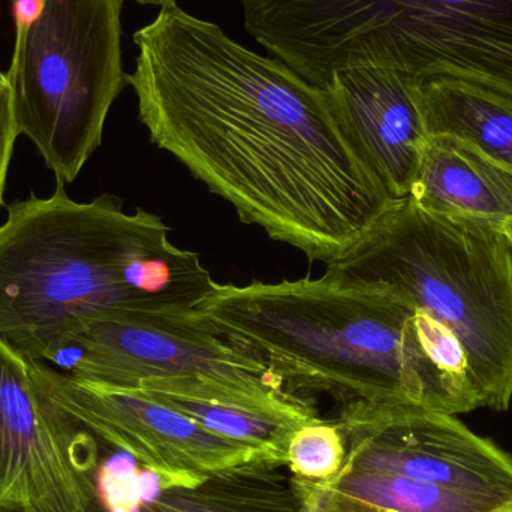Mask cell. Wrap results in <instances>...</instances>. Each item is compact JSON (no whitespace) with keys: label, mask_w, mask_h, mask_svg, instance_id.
<instances>
[{"label":"cell","mask_w":512,"mask_h":512,"mask_svg":"<svg viewBox=\"0 0 512 512\" xmlns=\"http://www.w3.org/2000/svg\"><path fill=\"white\" fill-rule=\"evenodd\" d=\"M98 468L95 436L45 396L30 361L0 342V511L84 512Z\"/></svg>","instance_id":"7"},{"label":"cell","mask_w":512,"mask_h":512,"mask_svg":"<svg viewBox=\"0 0 512 512\" xmlns=\"http://www.w3.org/2000/svg\"><path fill=\"white\" fill-rule=\"evenodd\" d=\"M282 468L252 462L209 472L192 486L167 487L141 512H300L303 499Z\"/></svg>","instance_id":"14"},{"label":"cell","mask_w":512,"mask_h":512,"mask_svg":"<svg viewBox=\"0 0 512 512\" xmlns=\"http://www.w3.org/2000/svg\"><path fill=\"white\" fill-rule=\"evenodd\" d=\"M408 198L432 215L493 231L512 249V171L462 141L427 140Z\"/></svg>","instance_id":"11"},{"label":"cell","mask_w":512,"mask_h":512,"mask_svg":"<svg viewBox=\"0 0 512 512\" xmlns=\"http://www.w3.org/2000/svg\"><path fill=\"white\" fill-rule=\"evenodd\" d=\"M18 137L20 135L15 125L11 86H9L6 72L0 71V207L3 206L6 177H8L14 144Z\"/></svg>","instance_id":"16"},{"label":"cell","mask_w":512,"mask_h":512,"mask_svg":"<svg viewBox=\"0 0 512 512\" xmlns=\"http://www.w3.org/2000/svg\"><path fill=\"white\" fill-rule=\"evenodd\" d=\"M125 0H42L30 26H15L6 71L18 135L32 141L57 182L77 179L99 149L126 86Z\"/></svg>","instance_id":"5"},{"label":"cell","mask_w":512,"mask_h":512,"mask_svg":"<svg viewBox=\"0 0 512 512\" xmlns=\"http://www.w3.org/2000/svg\"><path fill=\"white\" fill-rule=\"evenodd\" d=\"M0 512H5V511H0ZM84 512H111V511L108 510V508L105 507V505L102 504L101 501H99V498H98V496H96V492H95V496H93L92 501H90L89 507H87L86 511H84Z\"/></svg>","instance_id":"18"},{"label":"cell","mask_w":512,"mask_h":512,"mask_svg":"<svg viewBox=\"0 0 512 512\" xmlns=\"http://www.w3.org/2000/svg\"><path fill=\"white\" fill-rule=\"evenodd\" d=\"M198 312L254 352L289 391L340 405H415L451 414L415 310L390 289L318 279L219 285ZM453 415V414H451Z\"/></svg>","instance_id":"3"},{"label":"cell","mask_w":512,"mask_h":512,"mask_svg":"<svg viewBox=\"0 0 512 512\" xmlns=\"http://www.w3.org/2000/svg\"><path fill=\"white\" fill-rule=\"evenodd\" d=\"M134 2L141 3V5H155V6H167L177 3V0H134Z\"/></svg>","instance_id":"19"},{"label":"cell","mask_w":512,"mask_h":512,"mask_svg":"<svg viewBox=\"0 0 512 512\" xmlns=\"http://www.w3.org/2000/svg\"><path fill=\"white\" fill-rule=\"evenodd\" d=\"M423 78L382 68L336 72L325 98L343 134L388 194H411L426 146L421 108Z\"/></svg>","instance_id":"10"},{"label":"cell","mask_w":512,"mask_h":512,"mask_svg":"<svg viewBox=\"0 0 512 512\" xmlns=\"http://www.w3.org/2000/svg\"><path fill=\"white\" fill-rule=\"evenodd\" d=\"M168 234L153 213H128L114 195L78 203L59 182L51 197L14 201L0 225V342L56 363L96 316L194 312L216 282Z\"/></svg>","instance_id":"2"},{"label":"cell","mask_w":512,"mask_h":512,"mask_svg":"<svg viewBox=\"0 0 512 512\" xmlns=\"http://www.w3.org/2000/svg\"><path fill=\"white\" fill-rule=\"evenodd\" d=\"M345 460V438L339 426L319 418L298 427L286 447V468L292 477L313 483L334 480Z\"/></svg>","instance_id":"15"},{"label":"cell","mask_w":512,"mask_h":512,"mask_svg":"<svg viewBox=\"0 0 512 512\" xmlns=\"http://www.w3.org/2000/svg\"><path fill=\"white\" fill-rule=\"evenodd\" d=\"M45 396L83 429L164 480V489L192 486L204 475L243 463L283 466L273 454L204 429L140 390L105 387L32 363Z\"/></svg>","instance_id":"8"},{"label":"cell","mask_w":512,"mask_h":512,"mask_svg":"<svg viewBox=\"0 0 512 512\" xmlns=\"http://www.w3.org/2000/svg\"><path fill=\"white\" fill-rule=\"evenodd\" d=\"M421 108L427 137H448L512 171V96L453 77L426 78Z\"/></svg>","instance_id":"12"},{"label":"cell","mask_w":512,"mask_h":512,"mask_svg":"<svg viewBox=\"0 0 512 512\" xmlns=\"http://www.w3.org/2000/svg\"><path fill=\"white\" fill-rule=\"evenodd\" d=\"M324 274L346 285L384 286L415 310L454 415L510 408L512 249L504 237L406 198Z\"/></svg>","instance_id":"4"},{"label":"cell","mask_w":512,"mask_h":512,"mask_svg":"<svg viewBox=\"0 0 512 512\" xmlns=\"http://www.w3.org/2000/svg\"><path fill=\"white\" fill-rule=\"evenodd\" d=\"M295 486L303 499L300 512H322L324 510L325 496H327L328 483H313V481L295 478Z\"/></svg>","instance_id":"17"},{"label":"cell","mask_w":512,"mask_h":512,"mask_svg":"<svg viewBox=\"0 0 512 512\" xmlns=\"http://www.w3.org/2000/svg\"><path fill=\"white\" fill-rule=\"evenodd\" d=\"M322 512H512V496L343 466L328 483Z\"/></svg>","instance_id":"13"},{"label":"cell","mask_w":512,"mask_h":512,"mask_svg":"<svg viewBox=\"0 0 512 512\" xmlns=\"http://www.w3.org/2000/svg\"><path fill=\"white\" fill-rule=\"evenodd\" d=\"M336 423L345 438L346 468L512 496V454L457 415L357 402L342 406Z\"/></svg>","instance_id":"9"},{"label":"cell","mask_w":512,"mask_h":512,"mask_svg":"<svg viewBox=\"0 0 512 512\" xmlns=\"http://www.w3.org/2000/svg\"><path fill=\"white\" fill-rule=\"evenodd\" d=\"M54 364L80 381L126 390L152 379H198L261 399L295 396L261 358L198 310L96 316L69 337Z\"/></svg>","instance_id":"6"},{"label":"cell","mask_w":512,"mask_h":512,"mask_svg":"<svg viewBox=\"0 0 512 512\" xmlns=\"http://www.w3.org/2000/svg\"><path fill=\"white\" fill-rule=\"evenodd\" d=\"M126 75L150 140L246 224L333 264L400 201L355 152L324 90L177 3L134 33Z\"/></svg>","instance_id":"1"}]
</instances>
